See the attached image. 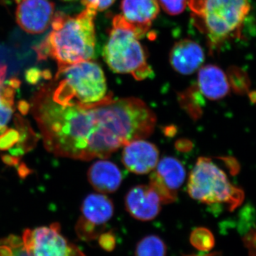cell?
Masks as SVG:
<instances>
[{
    "label": "cell",
    "instance_id": "12",
    "mask_svg": "<svg viewBox=\"0 0 256 256\" xmlns=\"http://www.w3.org/2000/svg\"><path fill=\"white\" fill-rule=\"evenodd\" d=\"M128 213L136 220L148 222L156 218L161 210L160 195L150 185H138L128 191L124 198Z\"/></svg>",
    "mask_w": 256,
    "mask_h": 256
},
{
    "label": "cell",
    "instance_id": "19",
    "mask_svg": "<svg viewBox=\"0 0 256 256\" xmlns=\"http://www.w3.org/2000/svg\"><path fill=\"white\" fill-rule=\"evenodd\" d=\"M0 256H32L22 239L14 235L0 239Z\"/></svg>",
    "mask_w": 256,
    "mask_h": 256
},
{
    "label": "cell",
    "instance_id": "4",
    "mask_svg": "<svg viewBox=\"0 0 256 256\" xmlns=\"http://www.w3.org/2000/svg\"><path fill=\"white\" fill-rule=\"evenodd\" d=\"M195 26L216 48L240 36L250 10L249 0H188Z\"/></svg>",
    "mask_w": 256,
    "mask_h": 256
},
{
    "label": "cell",
    "instance_id": "5",
    "mask_svg": "<svg viewBox=\"0 0 256 256\" xmlns=\"http://www.w3.org/2000/svg\"><path fill=\"white\" fill-rule=\"evenodd\" d=\"M140 38L137 32L122 15L114 16L102 52L104 60L112 72L129 74L138 80L152 78L154 72L148 63Z\"/></svg>",
    "mask_w": 256,
    "mask_h": 256
},
{
    "label": "cell",
    "instance_id": "3",
    "mask_svg": "<svg viewBox=\"0 0 256 256\" xmlns=\"http://www.w3.org/2000/svg\"><path fill=\"white\" fill-rule=\"evenodd\" d=\"M54 82L44 88L60 105H94L109 96L104 70L92 60L58 68Z\"/></svg>",
    "mask_w": 256,
    "mask_h": 256
},
{
    "label": "cell",
    "instance_id": "9",
    "mask_svg": "<svg viewBox=\"0 0 256 256\" xmlns=\"http://www.w3.org/2000/svg\"><path fill=\"white\" fill-rule=\"evenodd\" d=\"M186 176V170L181 161L173 156H165L159 160L152 172L150 185L158 192L163 204H170L176 200Z\"/></svg>",
    "mask_w": 256,
    "mask_h": 256
},
{
    "label": "cell",
    "instance_id": "26",
    "mask_svg": "<svg viewBox=\"0 0 256 256\" xmlns=\"http://www.w3.org/2000/svg\"><path fill=\"white\" fill-rule=\"evenodd\" d=\"M2 160L5 164L10 165V166H18V162H20L18 156H8V154L2 156Z\"/></svg>",
    "mask_w": 256,
    "mask_h": 256
},
{
    "label": "cell",
    "instance_id": "1",
    "mask_svg": "<svg viewBox=\"0 0 256 256\" xmlns=\"http://www.w3.org/2000/svg\"><path fill=\"white\" fill-rule=\"evenodd\" d=\"M32 112L46 150L62 158L106 159L134 140L146 139L156 127V114L137 98L110 95L90 106H62L40 89Z\"/></svg>",
    "mask_w": 256,
    "mask_h": 256
},
{
    "label": "cell",
    "instance_id": "10",
    "mask_svg": "<svg viewBox=\"0 0 256 256\" xmlns=\"http://www.w3.org/2000/svg\"><path fill=\"white\" fill-rule=\"evenodd\" d=\"M16 23L31 34L44 33L54 16V4L50 0H14Z\"/></svg>",
    "mask_w": 256,
    "mask_h": 256
},
{
    "label": "cell",
    "instance_id": "8",
    "mask_svg": "<svg viewBox=\"0 0 256 256\" xmlns=\"http://www.w3.org/2000/svg\"><path fill=\"white\" fill-rule=\"evenodd\" d=\"M82 216L76 226L79 238L92 240L102 232L106 224L112 218L114 205L112 200L104 194H92L82 202Z\"/></svg>",
    "mask_w": 256,
    "mask_h": 256
},
{
    "label": "cell",
    "instance_id": "29",
    "mask_svg": "<svg viewBox=\"0 0 256 256\" xmlns=\"http://www.w3.org/2000/svg\"><path fill=\"white\" fill-rule=\"evenodd\" d=\"M18 172L20 176H22V178H25V176L30 174V170H28V168L26 166V165L24 164H22L20 166H18Z\"/></svg>",
    "mask_w": 256,
    "mask_h": 256
},
{
    "label": "cell",
    "instance_id": "23",
    "mask_svg": "<svg viewBox=\"0 0 256 256\" xmlns=\"http://www.w3.org/2000/svg\"><path fill=\"white\" fill-rule=\"evenodd\" d=\"M116 0H82L85 8H92L97 12H102L108 9Z\"/></svg>",
    "mask_w": 256,
    "mask_h": 256
},
{
    "label": "cell",
    "instance_id": "11",
    "mask_svg": "<svg viewBox=\"0 0 256 256\" xmlns=\"http://www.w3.org/2000/svg\"><path fill=\"white\" fill-rule=\"evenodd\" d=\"M122 148V163L128 171L134 174H146L151 172L159 162L158 148L146 139L134 140Z\"/></svg>",
    "mask_w": 256,
    "mask_h": 256
},
{
    "label": "cell",
    "instance_id": "22",
    "mask_svg": "<svg viewBox=\"0 0 256 256\" xmlns=\"http://www.w3.org/2000/svg\"><path fill=\"white\" fill-rule=\"evenodd\" d=\"M162 9L171 15H178L183 12L188 4V0H158Z\"/></svg>",
    "mask_w": 256,
    "mask_h": 256
},
{
    "label": "cell",
    "instance_id": "24",
    "mask_svg": "<svg viewBox=\"0 0 256 256\" xmlns=\"http://www.w3.org/2000/svg\"><path fill=\"white\" fill-rule=\"evenodd\" d=\"M101 246L107 250H111L114 246V238L112 234H104L100 235L99 240Z\"/></svg>",
    "mask_w": 256,
    "mask_h": 256
},
{
    "label": "cell",
    "instance_id": "27",
    "mask_svg": "<svg viewBox=\"0 0 256 256\" xmlns=\"http://www.w3.org/2000/svg\"><path fill=\"white\" fill-rule=\"evenodd\" d=\"M18 110L22 114H28L30 109V104L25 100L20 101L18 102Z\"/></svg>",
    "mask_w": 256,
    "mask_h": 256
},
{
    "label": "cell",
    "instance_id": "2",
    "mask_svg": "<svg viewBox=\"0 0 256 256\" xmlns=\"http://www.w3.org/2000/svg\"><path fill=\"white\" fill-rule=\"evenodd\" d=\"M96 14L97 11L88 8L74 16L56 13L52 31L34 47L38 60L52 58L58 68L92 60L95 54Z\"/></svg>",
    "mask_w": 256,
    "mask_h": 256
},
{
    "label": "cell",
    "instance_id": "14",
    "mask_svg": "<svg viewBox=\"0 0 256 256\" xmlns=\"http://www.w3.org/2000/svg\"><path fill=\"white\" fill-rule=\"evenodd\" d=\"M170 60L172 66L178 73L191 75L201 68L205 56L200 44L184 40L175 44L170 52Z\"/></svg>",
    "mask_w": 256,
    "mask_h": 256
},
{
    "label": "cell",
    "instance_id": "20",
    "mask_svg": "<svg viewBox=\"0 0 256 256\" xmlns=\"http://www.w3.org/2000/svg\"><path fill=\"white\" fill-rule=\"evenodd\" d=\"M191 242L200 250H210L214 245V238L208 229L198 228L192 234Z\"/></svg>",
    "mask_w": 256,
    "mask_h": 256
},
{
    "label": "cell",
    "instance_id": "18",
    "mask_svg": "<svg viewBox=\"0 0 256 256\" xmlns=\"http://www.w3.org/2000/svg\"><path fill=\"white\" fill-rule=\"evenodd\" d=\"M166 246L160 237L154 235L144 237L138 242L136 256H165Z\"/></svg>",
    "mask_w": 256,
    "mask_h": 256
},
{
    "label": "cell",
    "instance_id": "28",
    "mask_svg": "<svg viewBox=\"0 0 256 256\" xmlns=\"http://www.w3.org/2000/svg\"><path fill=\"white\" fill-rule=\"evenodd\" d=\"M6 66L4 64H0V86L4 85L5 78H6Z\"/></svg>",
    "mask_w": 256,
    "mask_h": 256
},
{
    "label": "cell",
    "instance_id": "13",
    "mask_svg": "<svg viewBox=\"0 0 256 256\" xmlns=\"http://www.w3.org/2000/svg\"><path fill=\"white\" fill-rule=\"evenodd\" d=\"M121 10L122 18L142 38L159 14L160 6L158 0H122Z\"/></svg>",
    "mask_w": 256,
    "mask_h": 256
},
{
    "label": "cell",
    "instance_id": "21",
    "mask_svg": "<svg viewBox=\"0 0 256 256\" xmlns=\"http://www.w3.org/2000/svg\"><path fill=\"white\" fill-rule=\"evenodd\" d=\"M20 132L18 129H5L0 134V150H10L20 142Z\"/></svg>",
    "mask_w": 256,
    "mask_h": 256
},
{
    "label": "cell",
    "instance_id": "7",
    "mask_svg": "<svg viewBox=\"0 0 256 256\" xmlns=\"http://www.w3.org/2000/svg\"><path fill=\"white\" fill-rule=\"evenodd\" d=\"M22 240L32 256H86L76 246L64 238L58 223L26 229Z\"/></svg>",
    "mask_w": 256,
    "mask_h": 256
},
{
    "label": "cell",
    "instance_id": "25",
    "mask_svg": "<svg viewBox=\"0 0 256 256\" xmlns=\"http://www.w3.org/2000/svg\"><path fill=\"white\" fill-rule=\"evenodd\" d=\"M26 80H28V84L35 85L37 82H40L42 77H43V72L36 68H32L26 72Z\"/></svg>",
    "mask_w": 256,
    "mask_h": 256
},
{
    "label": "cell",
    "instance_id": "16",
    "mask_svg": "<svg viewBox=\"0 0 256 256\" xmlns=\"http://www.w3.org/2000/svg\"><path fill=\"white\" fill-rule=\"evenodd\" d=\"M88 178L92 188L98 193H114L117 191L122 181V173L118 166L105 159L98 160L88 172Z\"/></svg>",
    "mask_w": 256,
    "mask_h": 256
},
{
    "label": "cell",
    "instance_id": "6",
    "mask_svg": "<svg viewBox=\"0 0 256 256\" xmlns=\"http://www.w3.org/2000/svg\"><path fill=\"white\" fill-rule=\"evenodd\" d=\"M188 192L193 200L207 205H226L233 210L242 204L244 192L230 182L213 160L200 158L188 176Z\"/></svg>",
    "mask_w": 256,
    "mask_h": 256
},
{
    "label": "cell",
    "instance_id": "30",
    "mask_svg": "<svg viewBox=\"0 0 256 256\" xmlns=\"http://www.w3.org/2000/svg\"><path fill=\"white\" fill-rule=\"evenodd\" d=\"M60 1H64V2H72V1H76V0H60Z\"/></svg>",
    "mask_w": 256,
    "mask_h": 256
},
{
    "label": "cell",
    "instance_id": "17",
    "mask_svg": "<svg viewBox=\"0 0 256 256\" xmlns=\"http://www.w3.org/2000/svg\"><path fill=\"white\" fill-rule=\"evenodd\" d=\"M15 90L8 82L0 86V133L6 129L14 112Z\"/></svg>",
    "mask_w": 256,
    "mask_h": 256
},
{
    "label": "cell",
    "instance_id": "15",
    "mask_svg": "<svg viewBox=\"0 0 256 256\" xmlns=\"http://www.w3.org/2000/svg\"><path fill=\"white\" fill-rule=\"evenodd\" d=\"M230 82L225 72L215 65L202 67L197 76L198 92L207 99L218 100L230 92Z\"/></svg>",
    "mask_w": 256,
    "mask_h": 256
}]
</instances>
